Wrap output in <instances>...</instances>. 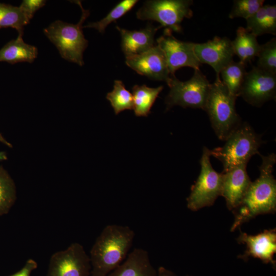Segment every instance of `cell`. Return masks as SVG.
Returning <instances> with one entry per match:
<instances>
[{
  "label": "cell",
  "mask_w": 276,
  "mask_h": 276,
  "mask_svg": "<svg viewBox=\"0 0 276 276\" xmlns=\"http://www.w3.org/2000/svg\"><path fill=\"white\" fill-rule=\"evenodd\" d=\"M262 163L259 167V177L250 185L241 203L233 210L234 231L244 223L256 216L274 213L276 210V180L273 175L276 155L260 154Z\"/></svg>",
  "instance_id": "obj_1"
},
{
  "label": "cell",
  "mask_w": 276,
  "mask_h": 276,
  "mask_svg": "<svg viewBox=\"0 0 276 276\" xmlns=\"http://www.w3.org/2000/svg\"><path fill=\"white\" fill-rule=\"evenodd\" d=\"M135 237L129 226L108 224L97 238L90 251L91 276H107L126 259Z\"/></svg>",
  "instance_id": "obj_2"
},
{
  "label": "cell",
  "mask_w": 276,
  "mask_h": 276,
  "mask_svg": "<svg viewBox=\"0 0 276 276\" xmlns=\"http://www.w3.org/2000/svg\"><path fill=\"white\" fill-rule=\"evenodd\" d=\"M237 97L230 94L221 79L211 84L204 110L218 138L225 141L242 123L236 109Z\"/></svg>",
  "instance_id": "obj_3"
},
{
  "label": "cell",
  "mask_w": 276,
  "mask_h": 276,
  "mask_svg": "<svg viewBox=\"0 0 276 276\" xmlns=\"http://www.w3.org/2000/svg\"><path fill=\"white\" fill-rule=\"evenodd\" d=\"M81 9L80 20L76 24L57 20L43 29L44 35L56 46L61 57L70 62L82 66L84 62L83 54L88 41L84 36L82 25L89 15L79 1H75Z\"/></svg>",
  "instance_id": "obj_4"
},
{
  "label": "cell",
  "mask_w": 276,
  "mask_h": 276,
  "mask_svg": "<svg viewBox=\"0 0 276 276\" xmlns=\"http://www.w3.org/2000/svg\"><path fill=\"white\" fill-rule=\"evenodd\" d=\"M222 147L210 150L212 155L220 161L223 172L238 165L247 164L256 154H260L259 149L263 141L247 123H242L224 141Z\"/></svg>",
  "instance_id": "obj_5"
},
{
  "label": "cell",
  "mask_w": 276,
  "mask_h": 276,
  "mask_svg": "<svg viewBox=\"0 0 276 276\" xmlns=\"http://www.w3.org/2000/svg\"><path fill=\"white\" fill-rule=\"evenodd\" d=\"M167 84L170 91L165 99L167 110L178 105L204 110L211 84L199 69L194 70L191 78L186 81L171 76Z\"/></svg>",
  "instance_id": "obj_6"
},
{
  "label": "cell",
  "mask_w": 276,
  "mask_h": 276,
  "mask_svg": "<svg viewBox=\"0 0 276 276\" xmlns=\"http://www.w3.org/2000/svg\"><path fill=\"white\" fill-rule=\"evenodd\" d=\"M191 0H151L145 2L136 12L138 19L158 22L160 27L175 32H181L184 18L193 16Z\"/></svg>",
  "instance_id": "obj_7"
},
{
  "label": "cell",
  "mask_w": 276,
  "mask_h": 276,
  "mask_svg": "<svg viewBox=\"0 0 276 276\" xmlns=\"http://www.w3.org/2000/svg\"><path fill=\"white\" fill-rule=\"evenodd\" d=\"M210 156V150L203 147L200 160V174L187 199L188 209L193 211L213 205L221 196L222 174L213 169Z\"/></svg>",
  "instance_id": "obj_8"
},
{
  "label": "cell",
  "mask_w": 276,
  "mask_h": 276,
  "mask_svg": "<svg viewBox=\"0 0 276 276\" xmlns=\"http://www.w3.org/2000/svg\"><path fill=\"white\" fill-rule=\"evenodd\" d=\"M91 269L90 258L83 246L73 243L52 255L47 276H89Z\"/></svg>",
  "instance_id": "obj_9"
},
{
  "label": "cell",
  "mask_w": 276,
  "mask_h": 276,
  "mask_svg": "<svg viewBox=\"0 0 276 276\" xmlns=\"http://www.w3.org/2000/svg\"><path fill=\"white\" fill-rule=\"evenodd\" d=\"M172 33L165 29L163 35L156 39V45L165 56L171 76H175V72L183 67L199 69L201 64L195 54V43L178 40Z\"/></svg>",
  "instance_id": "obj_10"
},
{
  "label": "cell",
  "mask_w": 276,
  "mask_h": 276,
  "mask_svg": "<svg viewBox=\"0 0 276 276\" xmlns=\"http://www.w3.org/2000/svg\"><path fill=\"white\" fill-rule=\"evenodd\" d=\"M275 95L276 74L257 66L246 73L239 94L245 101L254 106L260 107L275 99Z\"/></svg>",
  "instance_id": "obj_11"
},
{
  "label": "cell",
  "mask_w": 276,
  "mask_h": 276,
  "mask_svg": "<svg viewBox=\"0 0 276 276\" xmlns=\"http://www.w3.org/2000/svg\"><path fill=\"white\" fill-rule=\"evenodd\" d=\"M195 54L200 64L211 66L220 79L221 71L233 61L235 55L232 41L226 37H214L203 43H195Z\"/></svg>",
  "instance_id": "obj_12"
},
{
  "label": "cell",
  "mask_w": 276,
  "mask_h": 276,
  "mask_svg": "<svg viewBox=\"0 0 276 276\" xmlns=\"http://www.w3.org/2000/svg\"><path fill=\"white\" fill-rule=\"evenodd\" d=\"M126 65L137 74L167 84L171 79L165 56L156 44L140 54L126 57Z\"/></svg>",
  "instance_id": "obj_13"
},
{
  "label": "cell",
  "mask_w": 276,
  "mask_h": 276,
  "mask_svg": "<svg viewBox=\"0 0 276 276\" xmlns=\"http://www.w3.org/2000/svg\"><path fill=\"white\" fill-rule=\"evenodd\" d=\"M237 241L246 245V250L239 258L246 260L249 257L261 260L275 266L274 255L276 252L275 229L265 230L256 235L241 232Z\"/></svg>",
  "instance_id": "obj_14"
},
{
  "label": "cell",
  "mask_w": 276,
  "mask_h": 276,
  "mask_svg": "<svg viewBox=\"0 0 276 276\" xmlns=\"http://www.w3.org/2000/svg\"><path fill=\"white\" fill-rule=\"evenodd\" d=\"M243 164L222 172L221 196L228 209L234 210L241 203L251 182Z\"/></svg>",
  "instance_id": "obj_15"
},
{
  "label": "cell",
  "mask_w": 276,
  "mask_h": 276,
  "mask_svg": "<svg viewBox=\"0 0 276 276\" xmlns=\"http://www.w3.org/2000/svg\"><path fill=\"white\" fill-rule=\"evenodd\" d=\"M160 28L149 24L144 29L130 31L116 26L121 36V48L125 56L141 54L154 47V35Z\"/></svg>",
  "instance_id": "obj_16"
},
{
  "label": "cell",
  "mask_w": 276,
  "mask_h": 276,
  "mask_svg": "<svg viewBox=\"0 0 276 276\" xmlns=\"http://www.w3.org/2000/svg\"><path fill=\"white\" fill-rule=\"evenodd\" d=\"M107 276H157V270L151 263L148 251L135 248Z\"/></svg>",
  "instance_id": "obj_17"
},
{
  "label": "cell",
  "mask_w": 276,
  "mask_h": 276,
  "mask_svg": "<svg viewBox=\"0 0 276 276\" xmlns=\"http://www.w3.org/2000/svg\"><path fill=\"white\" fill-rule=\"evenodd\" d=\"M22 36L18 34L15 39L11 40L0 50V61L15 64L20 62L32 63L35 60L38 55L37 48L26 43Z\"/></svg>",
  "instance_id": "obj_18"
},
{
  "label": "cell",
  "mask_w": 276,
  "mask_h": 276,
  "mask_svg": "<svg viewBox=\"0 0 276 276\" xmlns=\"http://www.w3.org/2000/svg\"><path fill=\"white\" fill-rule=\"evenodd\" d=\"M246 29L256 37L265 34H276V6L263 5L246 19Z\"/></svg>",
  "instance_id": "obj_19"
},
{
  "label": "cell",
  "mask_w": 276,
  "mask_h": 276,
  "mask_svg": "<svg viewBox=\"0 0 276 276\" xmlns=\"http://www.w3.org/2000/svg\"><path fill=\"white\" fill-rule=\"evenodd\" d=\"M255 35L242 27H239L236 31V36L232 41V45L235 55L239 61L246 64L251 62L259 52L261 44Z\"/></svg>",
  "instance_id": "obj_20"
},
{
  "label": "cell",
  "mask_w": 276,
  "mask_h": 276,
  "mask_svg": "<svg viewBox=\"0 0 276 276\" xmlns=\"http://www.w3.org/2000/svg\"><path fill=\"white\" fill-rule=\"evenodd\" d=\"M163 86L149 87L145 84L135 85L132 88L133 100V109L136 117H147Z\"/></svg>",
  "instance_id": "obj_21"
},
{
  "label": "cell",
  "mask_w": 276,
  "mask_h": 276,
  "mask_svg": "<svg viewBox=\"0 0 276 276\" xmlns=\"http://www.w3.org/2000/svg\"><path fill=\"white\" fill-rule=\"evenodd\" d=\"M246 73L245 64L233 60L221 71L220 77L230 94L238 97Z\"/></svg>",
  "instance_id": "obj_22"
},
{
  "label": "cell",
  "mask_w": 276,
  "mask_h": 276,
  "mask_svg": "<svg viewBox=\"0 0 276 276\" xmlns=\"http://www.w3.org/2000/svg\"><path fill=\"white\" fill-rule=\"evenodd\" d=\"M29 22L19 7L0 3V29L12 28L23 35L24 27Z\"/></svg>",
  "instance_id": "obj_23"
},
{
  "label": "cell",
  "mask_w": 276,
  "mask_h": 276,
  "mask_svg": "<svg viewBox=\"0 0 276 276\" xmlns=\"http://www.w3.org/2000/svg\"><path fill=\"white\" fill-rule=\"evenodd\" d=\"M116 114L125 110H131L133 108L132 94L126 89L121 80L114 81L112 90L106 95Z\"/></svg>",
  "instance_id": "obj_24"
},
{
  "label": "cell",
  "mask_w": 276,
  "mask_h": 276,
  "mask_svg": "<svg viewBox=\"0 0 276 276\" xmlns=\"http://www.w3.org/2000/svg\"><path fill=\"white\" fill-rule=\"evenodd\" d=\"M15 200L14 182L8 172L0 166V216L9 211Z\"/></svg>",
  "instance_id": "obj_25"
},
{
  "label": "cell",
  "mask_w": 276,
  "mask_h": 276,
  "mask_svg": "<svg viewBox=\"0 0 276 276\" xmlns=\"http://www.w3.org/2000/svg\"><path fill=\"white\" fill-rule=\"evenodd\" d=\"M137 2V0L122 1L117 4L103 19L97 22H90L83 27V28H94L99 32L103 33L109 24L116 21V20L126 14Z\"/></svg>",
  "instance_id": "obj_26"
},
{
  "label": "cell",
  "mask_w": 276,
  "mask_h": 276,
  "mask_svg": "<svg viewBox=\"0 0 276 276\" xmlns=\"http://www.w3.org/2000/svg\"><path fill=\"white\" fill-rule=\"evenodd\" d=\"M257 57V67L276 74V38H273L261 45Z\"/></svg>",
  "instance_id": "obj_27"
},
{
  "label": "cell",
  "mask_w": 276,
  "mask_h": 276,
  "mask_svg": "<svg viewBox=\"0 0 276 276\" xmlns=\"http://www.w3.org/2000/svg\"><path fill=\"white\" fill-rule=\"evenodd\" d=\"M264 0H235L228 17H242L247 19L253 15L262 6Z\"/></svg>",
  "instance_id": "obj_28"
},
{
  "label": "cell",
  "mask_w": 276,
  "mask_h": 276,
  "mask_svg": "<svg viewBox=\"0 0 276 276\" xmlns=\"http://www.w3.org/2000/svg\"><path fill=\"white\" fill-rule=\"evenodd\" d=\"M45 0H24L19 6L21 11L30 21L35 12L46 4Z\"/></svg>",
  "instance_id": "obj_29"
},
{
  "label": "cell",
  "mask_w": 276,
  "mask_h": 276,
  "mask_svg": "<svg viewBox=\"0 0 276 276\" xmlns=\"http://www.w3.org/2000/svg\"><path fill=\"white\" fill-rule=\"evenodd\" d=\"M37 266V263L35 260L29 259L21 269L9 276H30L32 272L36 269Z\"/></svg>",
  "instance_id": "obj_30"
},
{
  "label": "cell",
  "mask_w": 276,
  "mask_h": 276,
  "mask_svg": "<svg viewBox=\"0 0 276 276\" xmlns=\"http://www.w3.org/2000/svg\"><path fill=\"white\" fill-rule=\"evenodd\" d=\"M157 276H177V275L171 270L160 266L157 270Z\"/></svg>",
  "instance_id": "obj_31"
},
{
  "label": "cell",
  "mask_w": 276,
  "mask_h": 276,
  "mask_svg": "<svg viewBox=\"0 0 276 276\" xmlns=\"http://www.w3.org/2000/svg\"><path fill=\"white\" fill-rule=\"evenodd\" d=\"M0 142L4 143V144L6 145V146L12 147V145L9 143L8 142H7L4 137L2 135V134L0 133Z\"/></svg>",
  "instance_id": "obj_32"
},
{
  "label": "cell",
  "mask_w": 276,
  "mask_h": 276,
  "mask_svg": "<svg viewBox=\"0 0 276 276\" xmlns=\"http://www.w3.org/2000/svg\"><path fill=\"white\" fill-rule=\"evenodd\" d=\"M3 157H0V158L2 159Z\"/></svg>",
  "instance_id": "obj_33"
},
{
  "label": "cell",
  "mask_w": 276,
  "mask_h": 276,
  "mask_svg": "<svg viewBox=\"0 0 276 276\" xmlns=\"http://www.w3.org/2000/svg\"><path fill=\"white\" fill-rule=\"evenodd\" d=\"M186 276H190V275H186Z\"/></svg>",
  "instance_id": "obj_34"
}]
</instances>
